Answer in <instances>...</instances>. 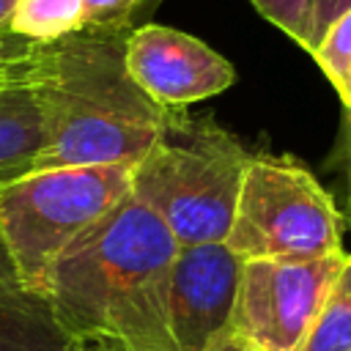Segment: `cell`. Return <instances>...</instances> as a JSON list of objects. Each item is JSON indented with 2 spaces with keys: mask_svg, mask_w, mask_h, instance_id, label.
Here are the masks:
<instances>
[{
  "mask_svg": "<svg viewBox=\"0 0 351 351\" xmlns=\"http://www.w3.org/2000/svg\"><path fill=\"white\" fill-rule=\"evenodd\" d=\"M178 241L126 195L55 261L47 296L77 348L178 351L170 329V266Z\"/></svg>",
  "mask_w": 351,
  "mask_h": 351,
  "instance_id": "6da1fadb",
  "label": "cell"
},
{
  "mask_svg": "<svg viewBox=\"0 0 351 351\" xmlns=\"http://www.w3.org/2000/svg\"><path fill=\"white\" fill-rule=\"evenodd\" d=\"M129 33L82 27L52 44H36L30 85L44 110L47 148L30 173L134 165L156 143L170 110L129 77Z\"/></svg>",
  "mask_w": 351,
  "mask_h": 351,
  "instance_id": "7a4b0ae2",
  "label": "cell"
},
{
  "mask_svg": "<svg viewBox=\"0 0 351 351\" xmlns=\"http://www.w3.org/2000/svg\"><path fill=\"white\" fill-rule=\"evenodd\" d=\"M252 159L214 118L170 110L162 134L132 165L129 195L173 233L178 247L225 241Z\"/></svg>",
  "mask_w": 351,
  "mask_h": 351,
  "instance_id": "3957f363",
  "label": "cell"
},
{
  "mask_svg": "<svg viewBox=\"0 0 351 351\" xmlns=\"http://www.w3.org/2000/svg\"><path fill=\"white\" fill-rule=\"evenodd\" d=\"M132 165L27 173L0 189V239L22 280L47 293L63 250L129 195Z\"/></svg>",
  "mask_w": 351,
  "mask_h": 351,
  "instance_id": "277c9868",
  "label": "cell"
},
{
  "mask_svg": "<svg viewBox=\"0 0 351 351\" xmlns=\"http://www.w3.org/2000/svg\"><path fill=\"white\" fill-rule=\"evenodd\" d=\"M225 244L241 261L335 255L343 252V214L299 162L252 154Z\"/></svg>",
  "mask_w": 351,
  "mask_h": 351,
  "instance_id": "5b68a950",
  "label": "cell"
},
{
  "mask_svg": "<svg viewBox=\"0 0 351 351\" xmlns=\"http://www.w3.org/2000/svg\"><path fill=\"white\" fill-rule=\"evenodd\" d=\"M346 255L343 250L313 261H244L230 332L261 351H299Z\"/></svg>",
  "mask_w": 351,
  "mask_h": 351,
  "instance_id": "8992f818",
  "label": "cell"
},
{
  "mask_svg": "<svg viewBox=\"0 0 351 351\" xmlns=\"http://www.w3.org/2000/svg\"><path fill=\"white\" fill-rule=\"evenodd\" d=\"M126 69L143 93L167 110H184L236 82L230 60L200 38L165 25H137L126 36Z\"/></svg>",
  "mask_w": 351,
  "mask_h": 351,
  "instance_id": "52a82bcc",
  "label": "cell"
},
{
  "mask_svg": "<svg viewBox=\"0 0 351 351\" xmlns=\"http://www.w3.org/2000/svg\"><path fill=\"white\" fill-rule=\"evenodd\" d=\"M241 263L225 241L176 250L170 266V329L178 351H208L230 329Z\"/></svg>",
  "mask_w": 351,
  "mask_h": 351,
  "instance_id": "ba28073f",
  "label": "cell"
},
{
  "mask_svg": "<svg viewBox=\"0 0 351 351\" xmlns=\"http://www.w3.org/2000/svg\"><path fill=\"white\" fill-rule=\"evenodd\" d=\"M47 293L30 288L0 239V351H74Z\"/></svg>",
  "mask_w": 351,
  "mask_h": 351,
  "instance_id": "9c48e42d",
  "label": "cell"
},
{
  "mask_svg": "<svg viewBox=\"0 0 351 351\" xmlns=\"http://www.w3.org/2000/svg\"><path fill=\"white\" fill-rule=\"evenodd\" d=\"M47 148V123L30 82L0 90V189L27 176Z\"/></svg>",
  "mask_w": 351,
  "mask_h": 351,
  "instance_id": "30bf717a",
  "label": "cell"
},
{
  "mask_svg": "<svg viewBox=\"0 0 351 351\" xmlns=\"http://www.w3.org/2000/svg\"><path fill=\"white\" fill-rule=\"evenodd\" d=\"M85 27V0H16L8 33L30 44H52Z\"/></svg>",
  "mask_w": 351,
  "mask_h": 351,
  "instance_id": "8fae6325",
  "label": "cell"
},
{
  "mask_svg": "<svg viewBox=\"0 0 351 351\" xmlns=\"http://www.w3.org/2000/svg\"><path fill=\"white\" fill-rule=\"evenodd\" d=\"M299 351H351V252Z\"/></svg>",
  "mask_w": 351,
  "mask_h": 351,
  "instance_id": "7c38bea8",
  "label": "cell"
},
{
  "mask_svg": "<svg viewBox=\"0 0 351 351\" xmlns=\"http://www.w3.org/2000/svg\"><path fill=\"white\" fill-rule=\"evenodd\" d=\"M263 19L280 27L288 38H293L302 49H313V27H315V0H250Z\"/></svg>",
  "mask_w": 351,
  "mask_h": 351,
  "instance_id": "4fadbf2b",
  "label": "cell"
},
{
  "mask_svg": "<svg viewBox=\"0 0 351 351\" xmlns=\"http://www.w3.org/2000/svg\"><path fill=\"white\" fill-rule=\"evenodd\" d=\"M318 63V69L326 74V80L335 85V90L348 80L351 74V11H346L315 44L310 52Z\"/></svg>",
  "mask_w": 351,
  "mask_h": 351,
  "instance_id": "5bb4252c",
  "label": "cell"
},
{
  "mask_svg": "<svg viewBox=\"0 0 351 351\" xmlns=\"http://www.w3.org/2000/svg\"><path fill=\"white\" fill-rule=\"evenodd\" d=\"M156 0H85V27L134 30V19Z\"/></svg>",
  "mask_w": 351,
  "mask_h": 351,
  "instance_id": "9a60e30c",
  "label": "cell"
},
{
  "mask_svg": "<svg viewBox=\"0 0 351 351\" xmlns=\"http://www.w3.org/2000/svg\"><path fill=\"white\" fill-rule=\"evenodd\" d=\"M33 52H36V44L22 41L8 30H0V90L30 82Z\"/></svg>",
  "mask_w": 351,
  "mask_h": 351,
  "instance_id": "2e32d148",
  "label": "cell"
},
{
  "mask_svg": "<svg viewBox=\"0 0 351 351\" xmlns=\"http://www.w3.org/2000/svg\"><path fill=\"white\" fill-rule=\"evenodd\" d=\"M337 165L343 170V181H346V214L343 219H351V110L343 112V123H340V134H337Z\"/></svg>",
  "mask_w": 351,
  "mask_h": 351,
  "instance_id": "e0dca14e",
  "label": "cell"
},
{
  "mask_svg": "<svg viewBox=\"0 0 351 351\" xmlns=\"http://www.w3.org/2000/svg\"><path fill=\"white\" fill-rule=\"evenodd\" d=\"M351 11V0H315V27H313V49L318 44V38L346 14ZM310 49V52H313Z\"/></svg>",
  "mask_w": 351,
  "mask_h": 351,
  "instance_id": "ac0fdd59",
  "label": "cell"
},
{
  "mask_svg": "<svg viewBox=\"0 0 351 351\" xmlns=\"http://www.w3.org/2000/svg\"><path fill=\"white\" fill-rule=\"evenodd\" d=\"M208 351H261V348L252 346V343H247L244 337H239V335H233V332L228 329L222 337H217V340L208 346Z\"/></svg>",
  "mask_w": 351,
  "mask_h": 351,
  "instance_id": "d6986e66",
  "label": "cell"
},
{
  "mask_svg": "<svg viewBox=\"0 0 351 351\" xmlns=\"http://www.w3.org/2000/svg\"><path fill=\"white\" fill-rule=\"evenodd\" d=\"M16 0H0V30H8V19L14 14Z\"/></svg>",
  "mask_w": 351,
  "mask_h": 351,
  "instance_id": "ffe728a7",
  "label": "cell"
},
{
  "mask_svg": "<svg viewBox=\"0 0 351 351\" xmlns=\"http://www.w3.org/2000/svg\"><path fill=\"white\" fill-rule=\"evenodd\" d=\"M337 96H340V101H343V110H351V74H348V80L337 88Z\"/></svg>",
  "mask_w": 351,
  "mask_h": 351,
  "instance_id": "44dd1931",
  "label": "cell"
},
{
  "mask_svg": "<svg viewBox=\"0 0 351 351\" xmlns=\"http://www.w3.org/2000/svg\"><path fill=\"white\" fill-rule=\"evenodd\" d=\"M74 351H85V348H74Z\"/></svg>",
  "mask_w": 351,
  "mask_h": 351,
  "instance_id": "7402d4cb",
  "label": "cell"
},
{
  "mask_svg": "<svg viewBox=\"0 0 351 351\" xmlns=\"http://www.w3.org/2000/svg\"><path fill=\"white\" fill-rule=\"evenodd\" d=\"M348 225H351V219H348Z\"/></svg>",
  "mask_w": 351,
  "mask_h": 351,
  "instance_id": "603a6c76",
  "label": "cell"
}]
</instances>
